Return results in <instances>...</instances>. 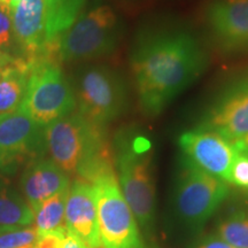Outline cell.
I'll list each match as a JSON object with an SVG mask.
<instances>
[{
	"instance_id": "6da1fadb",
	"label": "cell",
	"mask_w": 248,
	"mask_h": 248,
	"mask_svg": "<svg viewBox=\"0 0 248 248\" xmlns=\"http://www.w3.org/2000/svg\"><path fill=\"white\" fill-rule=\"evenodd\" d=\"M130 63L141 109L157 116L199 78L207 57L186 30L159 29L139 37Z\"/></svg>"
},
{
	"instance_id": "7a4b0ae2",
	"label": "cell",
	"mask_w": 248,
	"mask_h": 248,
	"mask_svg": "<svg viewBox=\"0 0 248 248\" xmlns=\"http://www.w3.org/2000/svg\"><path fill=\"white\" fill-rule=\"evenodd\" d=\"M46 153L67 173L93 184L115 172L113 145L105 125L74 111L44 128Z\"/></svg>"
},
{
	"instance_id": "3957f363",
	"label": "cell",
	"mask_w": 248,
	"mask_h": 248,
	"mask_svg": "<svg viewBox=\"0 0 248 248\" xmlns=\"http://www.w3.org/2000/svg\"><path fill=\"white\" fill-rule=\"evenodd\" d=\"M121 192L136 221L150 234L155 222V182L151 142L131 128L120 130L113 144Z\"/></svg>"
},
{
	"instance_id": "277c9868",
	"label": "cell",
	"mask_w": 248,
	"mask_h": 248,
	"mask_svg": "<svg viewBox=\"0 0 248 248\" xmlns=\"http://www.w3.org/2000/svg\"><path fill=\"white\" fill-rule=\"evenodd\" d=\"M59 58L27 62L29 80L20 109L42 126L74 113L77 107L75 90L62 73Z\"/></svg>"
},
{
	"instance_id": "5b68a950",
	"label": "cell",
	"mask_w": 248,
	"mask_h": 248,
	"mask_svg": "<svg viewBox=\"0 0 248 248\" xmlns=\"http://www.w3.org/2000/svg\"><path fill=\"white\" fill-rule=\"evenodd\" d=\"M122 27L113 8L101 5L82 14L58 42L59 59L64 62L107 57L119 46Z\"/></svg>"
},
{
	"instance_id": "8992f818",
	"label": "cell",
	"mask_w": 248,
	"mask_h": 248,
	"mask_svg": "<svg viewBox=\"0 0 248 248\" xmlns=\"http://www.w3.org/2000/svg\"><path fill=\"white\" fill-rule=\"evenodd\" d=\"M182 164L172 195L173 210L183 224L198 230L228 198L229 185L186 159Z\"/></svg>"
},
{
	"instance_id": "52a82bcc",
	"label": "cell",
	"mask_w": 248,
	"mask_h": 248,
	"mask_svg": "<svg viewBox=\"0 0 248 248\" xmlns=\"http://www.w3.org/2000/svg\"><path fill=\"white\" fill-rule=\"evenodd\" d=\"M75 95L80 115L105 126L122 115L128 105L122 77L107 66L83 69L77 79Z\"/></svg>"
},
{
	"instance_id": "ba28073f",
	"label": "cell",
	"mask_w": 248,
	"mask_h": 248,
	"mask_svg": "<svg viewBox=\"0 0 248 248\" xmlns=\"http://www.w3.org/2000/svg\"><path fill=\"white\" fill-rule=\"evenodd\" d=\"M102 248H144L138 223L121 192L116 172L93 183Z\"/></svg>"
},
{
	"instance_id": "9c48e42d",
	"label": "cell",
	"mask_w": 248,
	"mask_h": 248,
	"mask_svg": "<svg viewBox=\"0 0 248 248\" xmlns=\"http://www.w3.org/2000/svg\"><path fill=\"white\" fill-rule=\"evenodd\" d=\"M44 128L20 109L0 115V172L11 175L22 164L44 157Z\"/></svg>"
},
{
	"instance_id": "30bf717a",
	"label": "cell",
	"mask_w": 248,
	"mask_h": 248,
	"mask_svg": "<svg viewBox=\"0 0 248 248\" xmlns=\"http://www.w3.org/2000/svg\"><path fill=\"white\" fill-rule=\"evenodd\" d=\"M13 36L18 57L26 62L58 57V43L49 42L45 0H21L13 9Z\"/></svg>"
},
{
	"instance_id": "8fae6325",
	"label": "cell",
	"mask_w": 248,
	"mask_h": 248,
	"mask_svg": "<svg viewBox=\"0 0 248 248\" xmlns=\"http://www.w3.org/2000/svg\"><path fill=\"white\" fill-rule=\"evenodd\" d=\"M178 145L185 159L214 177L230 184L231 167L237 151L218 133L198 128L183 132Z\"/></svg>"
},
{
	"instance_id": "7c38bea8",
	"label": "cell",
	"mask_w": 248,
	"mask_h": 248,
	"mask_svg": "<svg viewBox=\"0 0 248 248\" xmlns=\"http://www.w3.org/2000/svg\"><path fill=\"white\" fill-rule=\"evenodd\" d=\"M199 128L218 133L231 142L248 136V77L222 93Z\"/></svg>"
},
{
	"instance_id": "4fadbf2b",
	"label": "cell",
	"mask_w": 248,
	"mask_h": 248,
	"mask_svg": "<svg viewBox=\"0 0 248 248\" xmlns=\"http://www.w3.org/2000/svg\"><path fill=\"white\" fill-rule=\"evenodd\" d=\"M67 233L74 235L88 248H101L97 200L92 184L76 178L69 187L66 213Z\"/></svg>"
},
{
	"instance_id": "5bb4252c",
	"label": "cell",
	"mask_w": 248,
	"mask_h": 248,
	"mask_svg": "<svg viewBox=\"0 0 248 248\" xmlns=\"http://www.w3.org/2000/svg\"><path fill=\"white\" fill-rule=\"evenodd\" d=\"M206 18L223 46H248V0H213L206 9Z\"/></svg>"
},
{
	"instance_id": "9a60e30c",
	"label": "cell",
	"mask_w": 248,
	"mask_h": 248,
	"mask_svg": "<svg viewBox=\"0 0 248 248\" xmlns=\"http://www.w3.org/2000/svg\"><path fill=\"white\" fill-rule=\"evenodd\" d=\"M20 187L23 198L35 213L48 198L69 188L70 177L49 157H39L26 166Z\"/></svg>"
},
{
	"instance_id": "2e32d148",
	"label": "cell",
	"mask_w": 248,
	"mask_h": 248,
	"mask_svg": "<svg viewBox=\"0 0 248 248\" xmlns=\"http://www.w3.org/2000/svg\"><path fill=\"white\" fill-rule=\"evenodd\" d=\"M29 74L27 62L21 58L4 68L0 78V115L18 109L26 94Z\"/></svg>"
},
{
	"instance_id": "e0dca14e",
	"label": "cell",
	"mask_w": 248,
	"mask_h": 248,
	"mask_svg": "<svg viewBox=\"0 0 248 248\" xmlns=\"http://www.w3.org/2000/svg\"><path fill=\"white\" fill-rule=\"evenodd\" d=\"M33 221L35 213L29 203L0 172V229L30 226Z\"/></svg>"
},
{
	"instance_id": "ac0fdd59",
	"label": "cell",
	"mask_w": 248,
	"mask_h": 248,
	"mask_svg": "<svg viewBox=\"0 0 248 248\" xmlns=\"http://www.w3.org/2000/svg\"><path fill=\"white\" fill-rule=\"evenodd\" d=\"M86 0H45L47 9V35L49 42H59L61 35L69 29L82 15Z\"/></svg>"
},
{
	"instance_id": "d6986e66",
	"label": "cell",
	"mask_w": 248,
	"mask_h": 248,
	"mask_svg": "<svg viewBox=\"0 0 248 248\" xmlns=\"http://www.w3.org/2000/svg\"><path fill=\"white\" fill-rule=\"evenodd\" d=\"M68 193L69 188L59 192L45 200L35 210L33 226L39 234L57 230H67L64 223V213H66Z\"/></svg>"
},
{
	"instance_id": "ffe728a7",
	"label": "cell",
	"mask_w": 248,
	"mask_h": 248,
	"mask_svg": "<svg viewBox=\"0 0 248 248\" xmlns=\"http://www.w3.org/2000/svg\"><path fill=\"white\" fill-rule=\"evenodd\" d=\"M218 235L234 248H248V215L238 212L230 215L218 225Z\"/></svg>"
},
{
	"instance_id": "44dd1931",
	"label": "cell",
	"mask_w": 248,
	"mask_h": 248,
	"mask_svg": "<svg viewBox=\"0 0 248 248\" xmlns=\"http://www.w3.org/2000/svg\"><path fill=\"white\" fill-rule=\"evenodd\" d=\"M39 233L35 226L0 229V248H35Z\"/></svg>"
},
{
	"instance_id": "7402d4cb",
	"label": "cell",
	"mask_w": 248,
	"mask_h": 248,
	"mask_svg": "<svg viewBox=\"0 0 248 248\" xmlns=\"http://www.w3.org/2000/svg\"><path fill=\"white\" fill-rule=\"evenodd\" d=\"M12 14V9L0 5V49L5 53L13 55L12 53L15 51V43Z\"/></svg>"
},
{
	"instance_id": "603a6c76",
	"label": "cell",
	"mask_w": 248,
	"mask_h": 248,
	"mask_svg": "<svg viewBox=\"0 0 248 248\" xmlns=\"http://www.w3.org/2000/svg\"><path fill=\"white\" fill-rule=\"evenodd\" d=\"M237 151V150H235ZM230 184L248 191V155L237 152L231 167Z\"/></svg>"
},
{
	"instance_id": "cb8c5ba5",
	"label": "cell",
	"mask_w": 248,
	"mask_h": 248,
	"mask_svg": "<svg viewBox=\"0 0 248 248\" xmlns=\"http://www.w3.org/2000/svg\"><path fill=\"white\" fill-rule=\"evenodd\" d=\"M67 230H57L40 233L35 248H62Z\"/></svg>"
},
{
	"instance_id": "d4e9b609",
	"label": "cell",
	"mask_w": 248,
	"mask_h": 248,
	"mask_svg": "<svg viewBox=\"0 0 248 248\" xmlns=\"http://www.w3.org/2000/svg\"><path fill=\"white\" fill-rule=\"evenodd\" d=\"M197 248H234L231 245L226 244L219 237H209L201 241Z\"/></svg>"
},
{
	"instance_id": "484cf974",
	"label": "cell",
	"mask_w": 248,
	"mask_h": 248,
	"mask_svg": "<svg viewBox=\"0 0 248 248\" xmlns=\"http://www.w3.org/2000/svg\"><path fill=\"white\" fill-rule=\"evenodd\" d=\"M62 248H88V247H86L82 241L74 237V235L67 233L66 238H64L63 245H62Z\"/></svg>"
},
{
	"instance_id": "4316f807",
	"label": "cell",
	"mask_w": 248,
	"mask_h": 248,
	"mask_svg": "<svg viewBox=\"0 0 248 248\" xmlns=\"http://www.w3.org/2000/svg\"><path fill=\"white\" fill-rule=\"evenodd\" d=\"M17 57H13V55L5 53L0 49V68H5L9 66V64L14 63L15 60H16Z\"/></svg>"
},
{
	"instance_id": "83f0119b",
	"label": "cell",
	"mask_w": 248,
	"mask_h": 248,
	"mask_svg": "<svg viewBox=\"0 0 248 248\" xmlns=\"http://www.w3.org/2000/svg\"><path fill=\"white\" fill-rule=\"evenodd\" d=\"M232 144H233V146L235 150H237V152L248 155V136H246V137L243 139H239V140L232 142Z\"/></svg>"
},
{
	"instance_id": "f1b7e54d",
	"label": "cell",
	"mask_w": 248,
	"mask_h": 248,
	"mask_svg": "<svg viewBox=\"0 0 248 248\" xmlns=\"http://www.w3.org/2000/svg\"><path fill=\"white\" fill-rule=\"evenodd\" d=\"M9 1H11V7H12V9H14L15 7H16V5L18 4V2L21 1V0H9Z\"/></svg>"
},
{
	"instance_id": "f546056e",
	"label": "cell",
	"mask_w": 248,
	"mask_h": 248,
	"mask_svg": "<svg viewBox=\"0 0 248 248\" xmlns=\"http://www.w3.org/2000/svg\"><path fill=\"white\" fill-rule=\"evenodd\" d=\"M2 71H4V68H0V78H1V75H2Z\"/></svg>"
},
{
	"instance_id": "4dcf8cb0",
	"label": "cell",
	"mask_w": 248,
	"mask_h": 248,
	"mask_svg": "<svg viewBox=\"0 0 248 248\" xmlns=\"http://www.w3.org/2000/svg\"><path fill=\"white\" fill-rule=\"evenodd\" d=\"M101 248H102V247H101Z\"/></svg>"
}]
</instances>
